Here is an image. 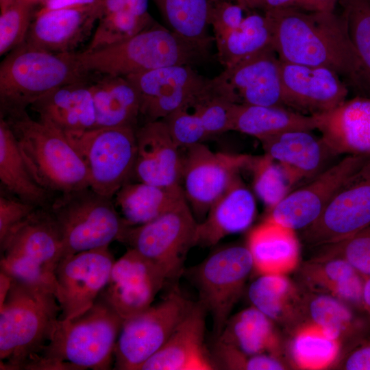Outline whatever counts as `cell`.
Listing matches in <instances>:
<instances>
[{
    "instance_id": "obj_34",
    "label": "cell",
    "mask_w": 370,
    "mask_h": 370,
    "mask_svg": "<svg viewBox=\"0 0 370 370\" xmlns=\"http://www.w3.org/2000/svg\"><path fill=\"white\" fill-rule=\"evenodd\" d=\"M0 180L3 187L19 199L39 208H49L51 194L32 176L21 155L13 132L0 118Z\"/></svg>"
},
{
    "instance_id": "obj_12",
    "label": "cell",
    "mask_w": 370,
    "mask_h": 370,
    "mask_svg": "<svg viewBox=\"0 0 370 370\" xmlns=\"http://www.w3.org/2000/svg\"><path fill=\"white\" fill-rule=\"evenodd\" d=\"M253 260L247 247L221 248L189 271L199 294V302L212 317L218 336L230 317L251 271Z\"/></svg>"
},
{
    "instance_id": "obj_24",
    "label": "cell",
    "mask_w": 370,
    "mask_h": 370,
    "mask_svg": "<svg viewBox=\"0 0 370 370\" xmlns=\"http://www.w3.org/2000/svg\"><path fill=\"white\" fill-rule=\"evenodd\" d=\"M314 116L321 140L334 155L370 156V97L345 100Z\"/></svg>"
},
{
    "instance_id": "obj_53",
    "label": "cell",
    "mask_w": 370,
    "mask_h": 370,
    "mask_svg": "<svg viewBox=\"0 0 370 370\" xmlns=\"http://www.w3.org/2000/svg\"><path fill=\"white\" fill-rule=\"evenodd\" d=\"M362 309L370 316V276L365 278L364 284Z\"/></svg>"
},
{
    "instance_id": "obj_50",
    "label": "cell",
    "mask_w": 370,
    "mask_h": 370,
    "mask_svg": "<svg viewBox=\"0 0 370 370\" xmlns=\"http://www.w3.org/2000/svg\"><path fill=\"white\" fill-rule=\"evenodd\" d=\"M99 0H47L38 10L46 12L61 9L82 7L97 2Z\"/></svg>"
},
{
    "instance_id": "obj_9",
    "label": "cell",
    "mask_w": 370,
    "mask_h": 370,
    "mask_svg": "<svg viewBox=\"0 0 370 370\" xmlns=\"http://www.w3.org/2000/svg\"><path fill=\"white\" fill-rule=\"evenodd\" d=\"M65 134L86 167L90 188L112 198L129 182L136 157L134 127H95Z\"/></svg>"
},
{
    "instance_id": "obj_32",
    "label": "cell",
    "mask_w": 370,
    "mask_h": 370,
    "mask_svg": "<svg viewBox=\"0 0 370 370\" xmlns=\"http://www.w3.org/2000/svg\"><path fill=\"white\" fill-rule=\"evenodd\" d=\"M309 291L330 294L362 308L365 277L341 258H314L302 268Z\"/></svg>"
},
{
    "instance_id": "obj_1",
    "label": "cell",
    "mask_w": 370,
    "mask_h": 370,
    "mask_svg": "<svg viewBox=\"0 0 370 370\" xmlns=\"http://www.w3.org/2000/svg\"><path fill=\"white\" fill-rule=\"evenodd\" d=\"M264 14L280 60L328 68L360 89V62L342 13L286 8Z\"/></svg>"
},
{
    "instance_id": "obj_41",
    "label": "cell",
    "mask_w": 370,
    "mask_h": 370,
    "mask_svg": "<svg viewBox=\"0 0 370 370\" xmlns=\"http://www.w3.org/2000/svg\"><path fill=\"white\" fill-rule=\"evenodd\" d=\"M360 66V90L370 97V0H338Z\"/></svg>"
},
{
    "instance_id": "obj_47",
    "label": "cell",
    "mask_w": 370,
    "mask_h": 370,
    "mask_svg": "<svg viewBox=\"0 0 370 370\" xmlns=\"http://www.w3.org/2000/svg\"><path fill=\"white\" fill-rule=\"evenodd\" d=\"M39 207L18 198L0 197V245Z\"/></svg>"
},
{
    "instance_id": "obj_51",
    "label": "cell",
    "mask_w": 370,
    "mask_h": 370,
    "mask_svg": "<svg viewBox=\"0 0 370 370\" xmlns=\"http://www.w3.org/2000/svg\"><path fill=\"white\" fill-rule=\"evenodd\" d=\"M212 2L217 1H230L241 5L245 11L251 12L256 10H267V4L265 0H211Z\"/></svg>"
},
{
    "instance_id": "obj_46",
    "label": "cell",
    "mask_w": 370,
    "mask_h": 370,
    "mask_svg": "<svg viewBox=\"0 0 370 370\" xmlns=\"http://www.w3.org/2000/svg\"><path fill=\"white\" fill-rule=\"evenodd\" d=\"M232 103L213 93L193 107L209 136L231 131Z\"/></svg>"
},
{
    "instance_id": "obj_7",
    "label": "cell",
    "mask_w": 370,
    "mask_h": 370,
    "mask_svg": "<svg viewBox=\"0 0 370 370\" xmlns=\"http://www.w3.org/2000/svg\"><path fill=\"white\" fill-rule=\"evenodd\" d=\"M0 248L1 273L56 296L55 273L63 256V245L48 208L36 210Z\"/></svg>"
},
{
    "instance_id": "obj_13",
    "label": "cell",
    "mask_w": 370,
    "mask_h": 370,
    "mask_svg": "<svg viewBox=\"0 0 370 370\" xmlns=\"http://www.w3.org/2000/svg\"><path fill=\"white\" fill-rule=\"evenodd\" d=\"M125 77L138 91L140 114L147 122L162 119L181 108H193L213 94L212 79L190 65H171Z\"/></svg>"
},
{
    "instance_id": "obj_20",
    "label": "cell",
    "mask_w": 370,
    "mask_h": 370,
    "mask_svg": "<svg viewBox=\"0 0 370 370\" xmlns=\"http://www.w3.org/2000/svg\"><path fill=\"white\" fill-rule=\"evenodd\" d=\"M284 106L310 115L330 111L343 103L347 84L335 71L280 60Z\"/></svg>"
},
{
    "instance_id": "obj_23",
    "label": "cell",
    "mask_w": 370,
    "mask_h": 370,
    "mask_svg": "<svg viewBox=\"0 0 370 370\" xmlns=\"http://www.w3.org/2000/svg\"><path fill=\"white\" fill-rule=\"evenodd\" d=\"M134 174L138 182L162 187L181 186L183 158L164 122H146L136 130Z\"/></svg>"
},
{
    "instance_id": "obj_14",
    "label": "cell",
    "mask_w": 370,
    "mask_h": 370,
    "mask_svg": "<svg viewBox=\"0 0 370 370\" xmlns=\"http://www.w3.org/2000/svg\"><path fill=\"white\" fill-rule=\"evenodd\" d=\"M251 158L247 154L215 152L202 143L188 148L180 184L194 216L201 221Z\"/></svg>"
},
{
    "instance_id": "obj_11",
    "label": "cell",
    "mask_w": 370,
    "mask_h": 370,
    "mask_svg": "<svg viewBox=\"0 0 370 370\" xmlns=\"http://www.w3.org/2000/svg\"><path fill=\"white\" fill-rule=\"evenodd\" d=\"M195 303L174 288L159 303L124 321L114 349V369L140 370L166 343Z\"/></svg>"
},
{
    "instance_id": "obj_28",
    "label": "cell",
    "mask_w": 370,
    "mask_h": 370,
    "mask_svg": "<svg viewBox=\"0 0 370 370\" xmlns=\"http://www.w3.org/2000/svg\"><path fill=\"white\" fill-rule=\"evenodd\" d=\"M247 247L254 269L260 275H284L298 263L299 245L295 230L266 219L249 232Z\"/></svg>"
},
{
    "instance_id": "obj_2",
    "label": "cell",
    "mask_w": 370,
    "mask_h": 370,
    "mask_svg": "<svg viewBox=\"0 0 370 370\" xmlns=\"http://www.w3.org/2000/svg\"><path fill=\"white\" fill-rule=\"evenodd\" d=\"M60 313L52 291L1 273V369H24L50 341Z\"/></svg>"
},
{
    "instance_id": "obj_21",
    "label": "cell",
    "mask_w": 370,
    "mask_h": 370,
    "mask_svg": "<svg viewBox=\"0 0 370 370\" xmlns=\"http://www.w3.org/2000/svg\"><path fill=\"white\" fill-rule=\"evenodd\" d=\"M101 12V0L82 7L36 11L24 42L52 53L73 52L90 34Z\"/></svg>"
},
{
    "instance_id": "obj_43",
    "label": "cell",
    "mask_w": 370,
    "mask_h": 370,
    "mask_svg": "<svg viewBox=\"0 0 370 370\" xmlns=\"http://www.w3.org/2000/svg\"><path fill=\"white\" fill-rule=\"evenodd\" d=\"M36 7L29 0H15L0 14V55L7 54L25 40Z\"/></svg>"
},
{
    "instance_id": "obj_49",
    "label": "cell",
    "mask_w": 370,
    "mask_h": 370,
    "mask_svg": "<svg viewBox=\"0 0 370 370\" xmlns=\"http://www.w3.org/2000/svg\"><path fill=\"white\" fill-rule=\"evenodd\" d=\"M338 367L345 370H370V330L347 345L341 355Z\"/></svg>"
},
{
    "instance_id": "obj_35",
    "label": "cell",
    "mask_w": 370,
    "mask_h": 370,
    "mask_svg": "<svg viewBox=\"0 0 370 370\" xmlns=\"http://www.w3.org/2000/svg\"><path fill=\"white\" fill-rule=\"evenodd\" d=\"M217 339L249 355L280 352L273 321L253 306L230 317Z\"/></svg>"
},
{
    "instance_id": "obj_3",
    "label": "cell",
    "mask_w": 370,
    "mask_h": 370,
    "mask_svg": "<svg viewBox=\"0 0 370 370\" xmlns=\"http://www.w3.org/2000/svg\"><path fill=\"white\" fill-rule=\"evenodd\" d=\"M123 322L99 295L81 314L59 319L50 341L25 369H110Z\"/></svg>"
},
{
    "instance_id": "obj_26",
    "label": "cell",
    "mask_w": 370,
    "mask_h": 370,
    "mask_svg": "<svg viewBox=\"0 0 370 370\" xmlns=\"http://www.w3.org/2000/svg\"><path fill=\"white\" fill-rule=\"evenodd\" d=\"M40 120L64 134L95 127V111L90 84L86 81L58 87L29 106Z\"/></svg>"
},
{
    "instance_id": "obj_16",
    "label": "cell",
    "mask_w": 370,
    "mask_h": 370,
    "mask_svg": "<svg viewBox=\"0 0 370 370\" xmlns=\"http://www.w3.org/2000/svg\"><path fill=\"white\" fill-rule=\"evenodd\" d=\"M212 84L214 94L232 103L284 106L280 60L273 47L225 68Z\"/></svg>"
},
{
    "instance_id": "obj_45",
    "label": "cell",
    "mask_w": 370,
    "mask_h": 370,
    "mask_svg": "<svg viewBox=\"0 0 370 370\" xmlns=\"http://www.w3.org/2000/svg\"><path fill=\"white\" fill-rule=\"evenodd\" d=\"M162 120L179 148L188 149L209 137L199 116L187 108L177 110Z\"/></svg>"
},
{
    "instance_id": "obj_36",
    "label": "cell",
    "mask_w": 370,
    "mask_h": 370,
    "mask_svg": "<svg viewBox=\"0 0 370 370\" xmlns=\"http://www.w3.org/2000/svg\"><path fill=\"white\" fill-rule=\"evenodd\" d=\"M248 297L273 321L293 324L302 318L303 293L284 275H260L249 286Z\"/></svg>"
},
{
    "instance_id": "obj_27",
    "label": "cell",
    "mask_w": 370,
    "mask_h": 370,
    "mask_svg": "<svg viewBox=\"0 0 370 370\" xmlns=\"http://www.w3.org/2000/svg\"><path fill=\"white\" fill-rule=\"evenodd\" d=\"M260 140L264 153L282 167L292 185L319 173L329 155H334L310 131H289Z\"/></svg>"
},
{
    "instance_id": "obj_15",
    "label": "cell",
    "mask_w": 370,
    "mask_h": 370,
    "mask_svg": "<svg viewBox=\"0 0 370 370\" xmlns=\"http://www.w3.org/2000/svg\"><path fill=\"white\" fill-rule=\"evenodd\" d=\"M370 225V158L338 189L320 216L302 230L312 246L341 241Z\"/></svg>"
},
{
    "instance_id": "obj_39",
    "label": "cell",
    "mask_w": 370,
    "mask_h": 370,
    "mask_svg": "<svg viewBox=\"0 0 370 370\" xmlns=\"http://www.w3.org/2000/svg\"><path fill=\"white\" fill-rule=\"evenodd\" d=\"M170 30L193 43L209 49L211 0H153Z\"/></svg>"
},
{
    "instance_id": "obj_52",
    "label": "cell",
    "mask_w": 370,
    "mask_h": 370,
    "mask_svg": "<svg viewBox=\"0 0 370 370\" xmlns=\"http://www.w3.org/2000/svg\"><path fill=\"white\" fill-rule=\"evenodd\" d=\"M313 11L333 12L338 0H311Z\"/></svg>"
},
{
    "instance_id": "obj_8",
    "label": "cell",
    "mask_w": 370,
    "mask_h": 370,
    "mask_svg": "<svg viewBox=\"0 0 370 370\" xmlns=\"http://www.w3.org/2000/svg\"><path fill=\"white\" fill-rule=\"evenodd\" d=\"M58 196L48 208L61 235L62 258L109 246L127 226L112 198L90 187Z\"/></svg>"
},
{
    "instance_id": "obj_18",
    "label": "cell",
    "mask_w": 370,
    "mask_h": 370,
    "mask_svg": "<svg viewBox=\"0 0 370 370\" xmlns=\"http://www.w3.org/2000/svg\"><path fill=\"white\" fill-rule=\"evenodd\" d=\"M370 156L347 155L318 173L306 185L289 193L269 210L266 219L293 230H304L321 214L342 185L369 159Z\"/></svg>"
},
{
    "instance_id": "obj_6",
    "label": "cell",
    "mask_w": 370,
    "mask_h": 370,
    "mask_svg": "<svg viewBox=\"0 0 370 370\" xmlns=\"http://www.w3.org/2000/svg\"><path fill=\"white\" fill-rule=\"evenodd\" d=\"M4 119L32 176L42 188L60 195L90 187L86 167L64 132L32 119L27 112Z\"/></svg>"
},
{
    "instance_id": "obj_30",
    "label": "cell",
    "mask_w": 370,
    "mask_h": 370,
    "mask_svg": "<svg viewBox=\"0 0 370 370\" xmlns=\"http://www.w3.org/2000/svg\"><path fill=\"white\" fill-rule=\"evenodd\" d=\"M315 116L280 106H258L234 103L231 109V130L259 140L282 132L317 129Z\"/></svg>"
},
{
    "instance_id": "obj_5",
    "label": "cell",
    "mask_w": 370,
    "mask_h": 370,
    "mask_svg": "<svg viewBox=\"0 0 370 370\" xmlns=\"http://www.w3.org/2000/svg\"><path fill=\"white\" fill-rule=\"evenodd\" d=\"M89 73L75 52L52 53L23 42L6 54L0 65L1 116L21 114L51 90L86 81Z\"/></svg>"
},
{
    "instance_id": "obj_31",
    "label": "cell",
    "mask_w": 370,
    "mask_h": 370,
    "mask_svg": "<svg viewBox=\"0 0 370 370\" xmlns=\"http://www.w3.org/2000/svg\"><path fill=\"white\" fill-rule=\"evenodd\" d=\"M95 127H133L140 114V97L134 85L123 76L102 75L90 84Z\"/></svg>"
},
{
    "instance_id": "obj_40",
    "label": "cell",
    "mask_w": 370,
    "mask_h": 370,
    "mask_svg": "<svg viewBox=\"0 0 370 370\" xmlns=\"http://www.w3.org/2000/svg\"><path fill=\"white\" fill-rule=\"evenodd\" d=\"M341 343L319 327L307 323L297 330L291 341L290 354L297 367L322 369L338 358Z\"/></svg>"
},
{
    "instance_id": "obj_10",
    "label": "cell",
    "mask_w": 370,
    "mask_h": 370,
    "mask_svg": "<svg viewBox=\"0 0 370 370\" xmlns=\"http://www.w3.org/2000/svg\"><path fill=\"white\" fill-rule=\"evenodd\" d=\"M197 224L185 199L151 221L127 225L118 241L135 249L172 280L181 273L188 251L195 246Z\"/></svg>"
},
{
    "instance_id": "obj_48",
    "label": "cell",
    "mask_w": 370,
    "mask_h": 370,
    "mask_svg": "<svg viewBox=\"0 0 370 370\" xmlns=\"http://www.w3.org/2000/svg\"><path fill=\"white\" fill-rule=\"evenodd\" d=\"M244 12L241 5L233 2L226 1L212 2L210 24L213 29L214 38L238 27L245 17Z\"/></svg>"
},
{
    "instance_id": "obj_29",
    "label": "cell",
    "mask_w": 370,
    "mask_h": 370,
    "mask_svg": "<svg viewBox=\"0 0 370 370\" xmlns=\"http://www.w3.org/2000/svg\"><path fill=\"white\" fill-rule=\"evenodd\" d=\"M101 14L85 51L127 40L156 23L149 12L148 0H101Z\"/></svg>"
},
{
    "instance_id": "obj_33",
    "label": "cell",
    "mask_w": 370,
    "mask_h": 370,
    "mask_svg": "<svg viewBox=\"0 0 370 370\" xmlns=\"http://www.w3.org/2000/svg\"><path fill=\"white\" fill-rule=\"evenodd\" d=\"M114 196L129 226L151 221L186 199L181 186L162 187L142 182L126 183Z\"/></svg>"
},
{
    "instance_id": "obj_25",
    "label": "cell",
    "mask_w": 370,
    "mask_h": 370,
    "mask_svg": "<svg viewBox=\"0 0 370 370\" xmlns=\"http://www.w3.org/2000/svg\"><path fill=\"white\" fill-rule=\"evenodd\" d=\"M256 212L255 198L238 177L198 222L195 245L213 246L230 234L245 230Z\"/></svg>"
},
{
    "instance_id": "obj_37",
    "label": "cell",
    "mask_w": 370,
    "mask_h": 370,
    "mask_svg": "<svg viewBox=\"0 0 370 370\" xmlns=\"http://www.w3.org/2000/svg\"><path fill=\"white\" fill-rule=\"evenodd\" d=\"M302 313H306V323L315 325L341 343H350L365 331L349 304L330 294L312 291L303 293Z\"/></svg>"
},
{
    "instance_id": "obj_54",
    "label": "cell",
    "mask_w": 370,
    "mask_h": 370,
    "mask_svg": "<svg viewBox=\"0 0 370 370\" xmlns=\"http://www.w3.org/2000/svg\"><path fill=\"white\" fill-rule=\"evenodd\" d=\"M15 0H0V10L1 12L6 9Z\"/></svg>"
},
{
    "instance_id": "obj_42",
    "label": "cell",
    "mask_w": 370,
    "mask_h": 370,
    "mask_svg": "<svg viewBox=\"0 0 370 370\" xmlns=\"http://www.w3.org/2000/svg\"><path fill=\"white\" fill-rule=\"evenodd\" d=\"M253 174V187L269 210L290 192L291 184L282 167L267 154L252 156L247 166Z\"/></svg>"
},
{
    "instance_id": "obj_19",
    "label": "cell",
    "mask_w": 370,
    "mask_h": 370,
    "mask_svg": "<svg viewBox=\"0 0 370 370\" xmlns=\"http://www.w3.org/2000/svg\"><path fill=\"white\" fill-rule=\"evenodd\" d=\"M167 280L158 266L129 248L115 260L99 296L125 321L151 306Z\"/></svg>"
},
{
    "instance_id": "obj_22",
    "label": "cell",
    "mask_w": 370,
    "mask_h": 370,
    "mask_svg": "<svg viewBox=\"0 0 370 370\" xmlns=\"http://www.w3.org/2000/svg\"><path fill=\"white\" fill-rule=\"evenodd\" d=\"M207 311L198 301L162 347L140 370H213L217 369L204 338Z\"/></svg>"
},
{
    "instance_id": "obj_4",
    "label": "cell",
    "mask_w": 370,
    "mask_h": 370,
    "mask_svg": "<svg viewBox=\"0 0 370 370\" xmlns=\"http://www.w3.org/2000/svg\"><path fill=\"white\" fill-rule=\"evenodd\" d=\"M75 56L89 74L126 77L171 65L200 64L209 58L210 49L156 22L127 40Z\"/></svg>"
},
{
    "instance_id": "obj_17",
    "label": "cell",
    "mask_w": 370,
    "mask_h": 370,
    "mask_svg": "<svg viewBox=\"0 0 370 370\" xmlns=\"http://www.w3.org/2000/svg\"><path fill=\"white\" fill-rule=\"evenodd\" d=\"M115 260L108 246L62 258L56 269V297L60 319L89 308L106 286Z\"/></svg>"
},
{
    "instance_id": "obj_44",
    "label": "cell",
    "mask_w": 370,
    "mask_h": 370,
    "mask_svg": "<svg viewBox=\"0 0 370 370\" xmlns=\"http://www.w3.org/2000/svg\"><path fill=\"white\" fill-rule=\"evenodd\" d=\"M315 258H341L365 278L370 276V225L341 241L322 245Z\"/></svg>"
},
{
    "instance_id": "obj_55",
    "label": "cell",
    "mask_w": 370,
    "mask_h": 370,
    "mask_svg": "<svg viewBox=\"0 0 370 370\" xmlns=\"http://www.w3.org/2000/svg\"><path fill=\"white\" fill-rule=\"evenodd\" d=\"M31 3H32L34 5H42L47 0H29Z\"/></svg>"
},
{
    "instance_id": "obj_38",
    "label": "cell",
    "mask_w": 370,
    "mask_h": 370,
    "mask_svg": "<svg viewBox=\"0 0 370 370\" xmlns=\"http://www.w3.org/2000/svg\"><path fill=\"white\" fill-rule=\"evenodd\" d=\"M214 39L218 60L225 68L273 47L269 21L264 14L252 12L244 17L238 27Z\"/></svg>"
}]
</instances>
